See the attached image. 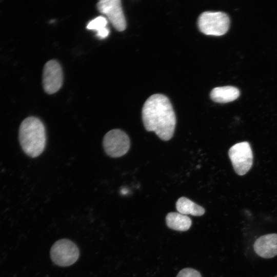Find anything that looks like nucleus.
Masks as SVG:
<instances>
[{"mask_svg": "<svg viewBox=\"0 0 277 277\" xmlns=\"http://www.w3.org/2000/svg\"><path fill=\"white\" fill-rule=\"evenodd\" d=\"M80 255L78 248L72 241L61 239L54 243L50 250L52 261L60 266H68L74 264Z\"/></svg>", "mask_w": 277, "mask_h": 277, "instance_id": "obj_4", "label": "nucleus"}, {"mask_svg": "<svg viewBox=\"0 0 277 277\" xmlns=\"http://www.w3.org/2000/svg\"><path fill=\"white\" fill-rule=\"evenodd\" d=\"M43 87L46 92H56L63 84V72L60 64L55 60L47 62L44 66L43 74Z\"/></svg>", "mask_w": 277, "mask_h": 277, "instance_id": "obj_8", "label": "nucleus"}, {"mask_svg": "<svg viewBox=\"0 0 277 277\" xmlns=\"http://www.w3.org/2000/svg\"><path fill=\"white\" fill-rule=\"evenodd\" d=\"M145 129L153 131L163 141L170 140L173 135L176 117L169 98L162 94H154L145 102L142 111Z\"/></svg>", "mask_w": 277, "mask_h": 277, "instance_id": "obj_1", "label": "nucleus"}, {"mask_svg": "<svg viewBox=\"0 0 277 277\" xmlns=\"http://www.w3.org/2000/svg\"><path fill=\"white\" fill-rule=\"evenodd\" d=\"M176 277H202V275L195 269L191 268H186L180 271Z\"/></svg>", "mask_w": 277, "mask_h": 277, "instance_id": "obj_14", "label": "nucleus"}, {"mask_svg": "<svg viewBox=\"0 0 277 277\" xmlns=\"http://www.w3.org/2000/svg\"><path fill=\"white\" fill-rule=\"evenodd\" d=\"M19 141L23 150L28 156H39L46 145V129L43 122L34 116L25 118L19 126Z\"/></svg>", "mask_w": 277, "mask_h": 277, "instance_id": "obj_2", "label": "nucleus"}, {"mask_svg": "<svg viewBox=\"0 0 277 277\" xmlns=\"http://www.w3.org/2000/svg\"><path fill=\"white\" fill-rule=\"evenodd\" d=\"M103 145L107 154L112 157H119L125 154L130 148V140L123 130L114 129L104 136Z\"/></svg>", "mask_w": 277, "mask_h": 277, "instance_id": "obj_6", "label": "nucleus"}, {"mask_svg": "<svg viewBox=\"0 0 277 277\" xmlns=\"http://www.w3.org/2000/svg\"><path fill=\"white\" fill-rule=\"evenodd\" d=\"M107 20L102 16H99L91 21L87 25V28L97 31L96 36L101 39L107 37L109 30L107 28Z\"/></svg>", "mask_w": 277, "mask_h": 277, "instance_id": "obj_13", "label": "nucleus"}, {"mask_svg": "<svg viewBox=\"0 0 277 277\" xmlns=\"http://www.w3.org/2000/svg\"><path fill=\"white\" fill-rule=\"evenodd\" d=\"M229 25V16L220 11H205L200 14L197 19L200 31L206 35H224L228 30Z\"/></svg>", "mask_w": 277, "mask_h": 277, "instance_id": "obj_3", "label": "nucleus"}, {"mask_svg": "<svg viewBox=\"0 0 277 277\" xmlns=\"http://www.w3.org/2000/svg\"><path fill=\"white\" fill-rule=\"evenodd\" d=\"M166 223L170 229L180 231H185L190 228L192 221L186 215L179 212H171L167 214Z\"/></svg>", "mask_w": 277, "mask_h": 277, "instance_id": "obj_11", "label": "nucleus"}, {"mask_svg": "<svg viewBox=\"0 0 277 277\" xmlns=\"http://www.w3.org/2000/svg\"><path fill=\"white\" fill-rule=\"evenodd\" d=\"M228 155L238 174L244 175L251 168L253 154L249 143L243 142L235 144L229 150Z\"/></svg>", "mask_w": 277, "mask_h": 277, "instance_id": "obj_5", "label": "nucleus"}, {"mask_svg": "<svg viewBox=\"0 0 277 277\" xmlns=\"http://www.w3.org/2000/svg\"><path fill=\"white\" fill-rule=\"evenodd\" d=\"M239 90L233 86H226L213 88L210 96L214 102L226 103L236 100L240 95Z\"/></svg>", "mask_w": 277, "mask_h": 277, "instance_id": "obj_10", "label": "nucleus"}, {"mask_svg": "<svg viewBox=\"0 0 277 277\" xmlns=\"http://www.w3.org/2000/svg\"><path fill=\"white\" fill-rule=\"evenodd\" d=\"M255 253L265 259H270L277 255V234L270 233L261 236L253 244Z\"/></svg>", "mask_w": 277, "mask_h": 277, "instance_id": "obj_9", "label": "nucleus"}, {"mask_svg": "<svg viewBox=\"0 0 277 277\" xmlns=\"http://www.w3.org/2000/svg\"><path fill=\"white\" fill-rule=\"evenodd\" d=\"M100 12L107 16L113 27L118 31L126 28V22L120 0H102L97 4Z\"/></svg>", "mask_w": 277, "mask_h": 277, "instance_id": "obj_7", "label": "nucleus"}, {"mask_svg": "<svg viewBox=\"0 0 277 277\" xmlns=\"http://www.w3.org/2000/svg\"><path fill=\"white\" fill-rule=\"evenodd\" d=\"M176 208L178 212L184 215L201 216L205 212L204 208L184 196L181 197L177 200Z\"/></svg>", "mask_w": 277, "mask_h": 277, "instance_id": "obj_12", "label": "nucleus"}, {"mask_svg": "<svg viewBox=\"0 0 277 277\" xmlns=\"http://www.w3.org/2000/svg\"><path fill=\"white\" fill-rule=\"evenodd\" d=\"M274 277H277V275H275V276Z\"/></svg>", "mask_w": 277, "mask_h": 277, "instance_id": "obj_15", "label": "nucleus"}]
</instances>
